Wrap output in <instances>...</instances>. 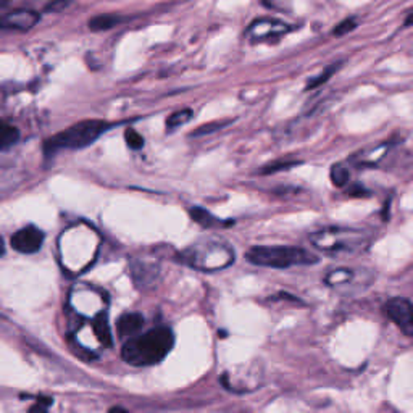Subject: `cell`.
<instances>
[{
    "label": "cell",
    "mask_w": 413,
    "mask_h": 413,
    "mask_svg": "<svg viewBox=\"0 0 413 413\" xmlns=\"http://www.w3.org/2000/svg\"><path fill=\"white\" fill-rule=\"evenodd\" d=\"M266 8L276 12H291L294 0H261Z\"/></svg>",
    "instance_id": "cell-22"
},
{
    "label": "cell",
    "mask_w": 413,
    "mask_h": 413,
    "mask_svg": "<svg viewBox=\"0 0 413 413\" xmlns=\"http://www.w3.org/2000/svg\"><path fill=\"white\" fill-rule=\"evenodd\" d=\"M189 215H191V218L199 223L200 226L204 228H214V226H218V225H230L228 221H223V220H218L216 216H214L210 214L209 210L202 209V207H192L191 210H189Z\"/></svg>",
    "instance_id": "cell-13"
},
{
    "label": "cell",
    "mask_w": 413,
    "mask_h": 413,
    "mask_svg": "<svg viewBox=\"0 0 413 413\" xmlns=\"http://www.w3.org/2000/svg\"><path fill=\"white\" fill-rule=\"evenodd\" d=\"M5 255V241H4V238L0 236V257H4Z\"/></svg>",
    "instance_id": "cell-30"
},
{
    "label": "cell",
    "mask_w": 413,
    "mask_h": 413,
    "mask_svg": "<svg viewBox=\"0 0 413 413\" xmlns=\"http://www.w3.org/2000/svg\"><path fill=\"white\" fill-rule=\"evenodd\" d=\"M347 194L352 195V197H366V195H370V191L365 189V186H362V184H354L352 187L347 189Z\"/></svg>",
    "instance_id": "cell-27"
},
{
    "label": "cell",
    "mask_w": 413,
    "mask_h": 413,
    "mask_svg": "<svg viewBox=\"0 0 413 413\" xmlns=\"http://www.w3.org/2000/svg\"><path fill=\"white\" fill-rule=\"evenodd\" d=\"M340 68V63H336V65H331L328 66L326 70H323V73H320L315 78H312V80L307 81V89H315V87H320L321 85H325V82L331 78L336 71Z\"/></svg>",
    "instance_id": "cell-19"
},
{
    "label": "cell",
    "mask_w": 413,
    "mask_h": 413,
    "mask_svg": "<svg viewBox=\"0 0 413 413\" xmlns=\"http://www.w3.org/2000/svg\"><path fill=\"white\" fill-rule=\"evenodd\" d=\"M175 336L170 328H155L142 336L131 338L123 345L121 357L126 364L134 366L155 365L170 352Z\"/></svg>",
    "instance_id": "cell-1"
},
{
    "label": "cell",
    "mask_w": 413,
    "mask_h": 413,
    "mask_svg": "<svg viewBox=\"0 0 413 413\" xmlns=\"http://www.w3.org/2000/svg\"><path fill=\"white\" fill-rule=\"evenodd\" d=\"M384 314L393 320L402 333L413 338V302L405 299H390L384 305Z\"/></svg>",
    "instance_id": "cell-6"
},
{
    "label": "cell",
    "mask_w": 413,
    "mask_h": 413,
    "mask_svg": "<svg viewBox=\"0 0 413 413\" xmlns=\"http://www.w3.org/2000/svg\"><path fill=\"white\" fill-rule=\"evenodd\" d=\"M405 26H413V10L412 12L407 15V18H405Z\"/></svg>",
    "instance_id": "cell-28"
},
{
    "label": "cell",
    "mask_w": 413,
    "mask_h": 413,
    "mask_svg": "<svg viewBox=\"0 0 413 413\" xmlns=\"http://www.w3.org/2000/svg\"><path fill=\"white\" fill-rule=\"evenodd\" d=\"M52 405V399L50 397H39L37 404L32 405L30 413H47V407Z\"/></svg>",
    "instance_id": "cell-26"
},
{
    "label": "cell",
    "mask_w": 413,
    "mask_h": 413,
    "mask_svg": "<svg viewBox=\"0 0 413 413\" xmlns=\"http://www.w3.org/2000/svg\"><path fill=\"white\" fill-rule=\"evenodd\" d=\"M226 125H228V121H215V123H209V125H205V126H200V128H197V130H195V131H192L191 136H192V137H199V136H209L210 132H215V131H218V130H221L223 126H226Z\"/></svg>",
    "instance_id": "cell-23"
},
{
    "label": "cell",
    "mask_w": 413,
    "mask_h": 413,
    "mask_svg": "<svg viewBox=\"0 0 413 413\" xmlns=\"http://www.w3.org/2000/svg\"><path fill=\"white\" fill-rule=\"evenodd\" d=\"M310 244L323 254H354L364 250L371 241L370 233L360 228L329 226L310 234Z\"/></svg>",
    "instance_id": "cell-3"
},
{
    "label": "cell",
    "mask_w": 413,
    "mask_h": 413,
    "mask_svg": "<svg viewBox=\"0 0 413 413\" xmlns=\"http://www.w3.org/2000/svg\"><path fill=\"white\" fill-rule=\"evenodd\" d=\"M121 23V18L116 15H110V13H105V15H97L91 18L89 21V30L92 31H107L111 30V27H115L116 25Z\"/></svg>",
    "instance_id": "cell-15"
},
{
    "label": "cell",
    "mask_w": 413,
    "mask_h": 413,
    "mask_svg": "<svg viewBox=\"0 0 413 413\" xmlns=\"http://www.w3.org/2000/svg\"><path fill=\"white\" fill-rule=\"evenodd\" d=\"M20 141L18 128L0 118V150L13 147Z\"/></svg>",
    "instance_id": "cell-12"
},
{
    "label": "cell",
    "mask_w": 413,
    "mask_h": 413,
    "mask_svg": "<svg viewBox=\"0 0 413 413\" xmlns=\"http://www.w3.org/2000/svg\"><path fill=\"white\" fill-rule=\"evenodd\" d=\"M39 23V13L32 10H15L0 16V31H30Z\"/></svg>",
    "instance_id": "cell-8"
},
{
    "label": "cell",
    "mask_w": 413,
    "mask_h": 413,
    "mask_svg": "<svg viewBox=\"0 0 413 413\" xmlns=\"http://www.w3.org/2000/svg\"><path fill=\"white\" fill-rule=\"evenodd\" d=\"M292 31V26L284 23V21L275 18H257L252 25L245 31V37L249 42L259 44L268 41H278L280 37H284Z\"/></svg>",
    "instance_id": "cell-5"
},
{
    "label": "cell",
    "mask_w": 413,
    "mask_h": 413,
    "mask_svg": "<svg viewBox=\"0 0 413 413\" xmlns=\"http://www.w3.org/2000/svg\"><path fill=\"white\" fill-rule=\"evenodd\" d=\"M75 0H50V2L46 5V12L47 13H60L63 12L73 4Z\"/></svg>",
    "instance_id": "cell-25"
},
{
    "label": "cell",
    "mask_w": 413,
    "mask_h": 413,
    "mask_svg": "<svg viewBox=\"0 0 413 413\" xmlns=\"http://www.w3.org/2000/svg\"><path fill=\"white\" fill-rule=\"evenodd\" d=\"M144 325V316L141 314H126L118 318L116 323V331L121 338L136 336V333L141 331Z\"/></svg>",
    "instance_id": "cell-10"
},
{
    "label": "cell",
    "mask_w": 413,
    "mask_h": 413,
    "mask_svg": "<svg viewBox=\"0 0 413 413\" xmlns=\"http://www.w3.org/2000/svg\"><path fill=\"white\" fill-rule=\"evenodd\" d=\"M18 173L12 168H0V191H7V187H12L18 184Z\"/></svg>",
    "instance_id": "cell-20"
},
{
    "label": "cell",
    "mask_w": 413,
    "mask_h": 413,
    "mask_svg": "<svg viewBox=\"0 0 413 413\" xmlns=\"http://www.w3.org/2000/svg\"><path fill=\"white\" fill-rule=\"evenodd\" d=\"M109 413H130V412L125 410V409H121V407H113V409L109 410Z\"/></svg>",
    "instance_id": "cell-29"
},
{
    "label": "cell",
    "mask_w": 413,
    "mask_h": 413,
    "mask_svg": "<svg viewBox=\"0 0 413 413\" xmlns=\"http://www.w3.org/2000/svg\"><path fill=\"white\" fill-rule=\"evenodd\" d=\"M357 20L355 18H345L344 21H340V23L334 27L333 30V36H345L347 35V32H350V31H354L355 27H357Z\"/></svg>",
    "instance_id": "cell-24"
},
{
    "label": "cell",
    "mask_w": 413,
    "mask_h": 413,
    "mask_svg": "<svg viewBox=\"0 0 413 413\" xmlns=\"http://www.w3.org/2000/svg\"><path fill=\"white\" fill-rule=\"evenodd\" d=\"M192 110L191 109H183L180 111H175V113L168 116V120H166V130L173 131V130H178V128H181L183 125H186V123L192 118Z\"/></svg>",
    "instance_id": "cell-16"
},
{
    "label": "cell",
    "mask_w": 413,
    "mask_h": 413,
    "mask_svg": "<svg viewBox=\"0 0 413 413\" xmlns=\"http://www.w3.org/2000/svg\"><path fill=\"white\" fill-rule=\"evenodd\" d=\"M355 271L350 270V268H336V270H331L325 276V283L328 286L336 288L340 284H347L354 280Z\"/></svg>",
    "instance_id": "cell-14"
},
{
    "label": "cell",
    "mask_w": 413,
    "mask_h": 413,
    "mask_svg": "<svg viewBox=\"0 0 413 413\" xmlns=\"http://www.w3.org/2000/svg\"><path fill=\"white\" fill-rule=\"evenodd\" d=\"M94 333H96L99 343L102 344L104 347H111V345H113L109 318L105 312H100V314H97L96 318H94Z\"/></svg>",
    "instance_id": "cell-11"
},
{
    "label": "cell",
    "mask_w": 413,
    "mask_h": 413,
    "mask_svg": "<svg viewBox=\"0 0 413 413\" xmlns=\"http://www.w3.org/2000/svg\"><path fill=\"white\" fill-rule=\"evenodd\" d=\"M125 139H126V144L130 149L139 150V149H142V146H144V137L136 130H132V128H128L126 132H125Z\"/></svg>",
    "instance_id": "cell-21"
},
{
    "label": "cell",
    "mask_w": 413,
    "mask_h": 413,
    "mask_svg": "<svg viewBox=\"0 0 413 413\" xmlns=\"http://www.w3.org/2000/svg\"><path fill=\"white\" fill-rule=\"evenodd\" d=\"M331 181L336 187H347V184L350 181V173L347 170V166L343 164L334 165L331 168Z\"/></svg>",
    "instance_id": "cell-17"
},
{
    "label": "cell",
    "mask_w": 413,
    "mask_h": 413,
    "mask_svg": "<svg viewBox=\"0 0 413 413\" xmlns=\"http://www.w3.org/2000/svg\"><path fill=\"white\" fill-rule=\"evenodd\" d=\"M302 164V161L299 160H280V161H271L270 165L264 166V168L260 170L261 175H273V173L276 171H283V170H289V168H294V166H297Z\"/></svg>",
    "instance_id": "cell-18"
},
{
    "label": "cell",
    "mask_w": 413,
    "mask_h": 413,
    "mask_svg": "<svg viewBox=\"0 0 413 413\" xmlns=\"http://www.w3.org/2000/svg\"><path fill=\"white\" fill-rule=\"evenodd\" d=\"M12 247L20 254H36L44 244V233L36 226H26L12 236Z\"/></svg>",
    "instance_id": "cell-7"
},
{
    "label": "cell",
    "mask_w": 413,
    "mask_h": 413,
    "mask_svg": "<svg viewBox=\"0 0 413 413\" xmlns=\"http://www.w3.org/2000/svg\"><path fill=\"white\" fill-rule=\"evenodd\" d=\"M116 125L102 120H86L80 121L76 125L66 128V130L54 134L52 137L44 142V154L46 157H52L58 150H80L92 146L94 142L100 139L104 132H107Z\"/></svg>",
    "instance_id": "cell-2"
},
{
    "label": "cell",
    "mask_w": 413,
    "mask_h": 413,
    "mask_svg": "<svg viewBox=\"0 0 413 413\" xmlns=\"http://www.w3.org/2000/svg\"><path fill=\"white\" fill-rule=\"evenodd\" d=\"M390 147H393V144L390 142H383L379 144L376 147H371V149H366V150H360V152H357L350 161H352L354 165L357 166H375L378 165L379 161H381L386 155L389 154Z\"/></svg>",
    "instance_id": "cell-9"
},
{
    "label": "cell",
    "mask_w": 413,
    "mask_h": 413,
    "mask_svg": "<svg viewBox=\"0 0 413 413\" xmlns=\"http://www.w3.org/2000/svg\"><path fill=\"white\" fill-rule=\"evenodd\" d=\"M245 259L252 265L278 268V270L318 264L315 254L292 245H257L245 254Z\"/></svg>",
    "instance_id": "cell-4"
}]
</instances>
